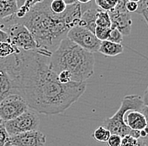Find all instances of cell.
Returning <instances> with one entry per match:
<instances>
[{
	"instance_id": "1",
	"label": "cell",
	"mask_w": 148,
	"mask_h": 146,
	"mask_svg": "<svg viewBox=\"0 0 148 146\" xmlns=\"http://www.w3.org/2000/svg\"><path fill=\"white\" fill-rule=\"evenodd\" d=\"M52 52L38 49L14 55L12 75L17 95L29 109L45 115H56L67 110L83 95L86 83L61 84L51 69Z\"/></svg>"
},
{
	"instance_id": "2",
	"label": "cell",
	"mask_w": 148,
	"mask_h": 146,
	"mask_svg": "<svg viewBox=\"0 0 148 146\" xmlns=\"http://www.w3.org/2000/svg\"><path fill=\"white\" fill-rule=\"evenodd\" d=\"M50 0L37 1L23 19H14L9 17L5 19L4 22L9 23L8 26L14 23L24 25L34 37L39 49L53 53L60 42L66 37L67 32L78 26L83 5L77 0L74 4L66 7L63 14L55 15L50 9Z\"/></svg>"
},
{
	"instance_id": "3",
	"label": "cell",
	"mask_w": 148,
	"mask_h": 146,
	"mask_svg": "<svg viewBox=\"0 0 148 146\" xmlns=\"http://www.w3.org/2000/svg\"><path fill=\"white\" fill-rule=\"evenodd\" d=\"M94 54L64 38L50 58L51 69L56 74L67 71L72 82L86 83L94 73Z\"/></svg>"
},
{
	"instance_id": "4",
	"label": "cell",
	"mask_w": 148,
	"mask_h": 146,
	"mask_svg": "<svg viewBox=\"0 0 148 146\" xmlns=\"http://www.w3.org/2000/svg\"><path fill=\"white\" fill-rule=\"evenodd\" d=\"M147 95L145 94V99L137 95H129L123 97L119 110L111 117L106 118L103 122V127L110 132L111 134H117L121 138L129 135L130 129L124 122L125 114L130 111H138L146 117L147 115Z\"/></svg>"
},
{
	"instance_id": "5",
	"label": "cell",
	"mask_w": 148,
	"mask_h": 146,
	"mask_svg": "<svg viewBox=\"0 0 148 146\" xmlns=\"http://www.w3.org/2000/svg\"><path fill=\"white\" fill-rule=\"evenodd\" d=\"M2 30L8 34L9 43L19 50L28 52L39 49L34 37L24 25L14 23L4 27Z\"/></svg>"
},
{
	"instance_id": "6",
	"label": "cell",
	"mask_w": 148,
	"mask_h": 146,
	"mask_svg": "<svg viewBox=\"0 0 148 146\" xmlns=\"http://www.w3.org/2000/svg\"><path fill=\"white\" fill-rule=\"evenodd\" d=\"M40 122L39 113L29 108L18 118L3 122V126L10 137L26 132L36 131L40 126Z\"/></svg>"
},
{
	"instance_id": "7",
	"label": "cell",
	"mask_w": 148,
	"mask_h": 146,
	"mask_svg": "<svg viewBox=\"0 0 148 146\" xmlns=\"http://www.w3.org/2000/svg\"><path fill=\"white\" fill-rule=\"evenodd\" d=\"M66 38L83 49L93 54L98 53L101 43V42L99 41L90 30L78 26L72 28L67 32Z\"/></svg>"
},
{
	"instance_id": "8",
	"label": "cell",
	"mask_w": 148,
	"mask_h": 146,
	"mask_svg": "<svg viewBox=\"0 0 148 146\" xmlns=\"http://www.w3.org/2000/svg\"><path fill=\"white\" fill-rule=\"evenodd\" d=\"M29 109L27 103L18 95H10L0 102V118L5 122L18 118Z\"/></svg>"
},
{
	"instance_id": "9",
	"label": "cell",
	"mask_w": 148,
	"mask_h": 146,
	"mask_svg": "<svg viewBox=\"0 0 148 146\" xmlns=\"http://www.w3.org/2000/svg\"><path fill=\"white\" fill-rule=\"evenodd\" d=\"M126 1H117L114 9L108 12L110 18V29H116L122 36H127L130 33L132 19L131 15L125 9Z\"/></svg>"
},
{
	"instance_id": "10",
	"label": "cell",
	"mask_w": 148,
	"mask_h": 146,
	"mask_svg": "<svg viewBox=\"0 0 148 146\" xmlns=\"http://www.w3.org/2000/svg\"><path fill=\"white\" fill-rule=\"evenodd\" d=\"M13 64L14 56L0 58V102L10 95H17L12 75Z\"/></svg>"
},
{
	"instance_id": "11",
	"label": "cell",
	"mask_w": 148,
	"mask_h": 146,
	"mask_svg": "<svg viewBox=\"0 0 148 146\" xmlns=\"http://www.w3.org/2000/svg\"><path fill=\"white\" fill-rule=\"evenodd\" d=\"M46 142V135L36 130L10 136L6 146H44Z\"/></svg>"
},
{
	"instance_id": "12",
	"label": "cell",
	"mask_w": 148,
	"mask_h": 146,
	"mask_svg": "<svg viewBox=\"0 0 148 146\" xmlns=\"http://www.w3.org/2000/svg\"><path fill=\"white\" fill-rule=\"evenodd\" d=\"M125 125L131 130H143L147 128V117L138 111H130L124 116Z\"/></svg>"
},
{
	"instance_id": "13",
	"label": "cell",
	"mask_w": 148,
	"mask_h": 146,
	"mask_svg": "<svg viewBox=\"0 0 148 146\" xmlns=\"http://www.w3.org/2000/svg\"><path fill=\"white\" fill-rule=\"evenodd\" d=\"M92 3V2L91 1L88 8L83 11L78 26L86 28L87 30H90L92 33H94V30L96 28L95 21H96L97 14L99 9L95 5V3H94V6H91Z\"/></svg>"
},
{
	"instance_id": "14",
	"label": "cell",
	"mask_w": 148,
	"mask_h": 146,
	"mask_svg": "<svg viewBox=\"0 0 148 146\" xmlns=\"http://www.w3.org/2000/svg\"><path fill=\"white\" fill-rule=\"evenodd\" d=\"M18 9L16 0H0V21L14 15Z\"/></svg>"
},
{
	"instance_id": "15",
	"label": "cell",
	"mask_w": 148,
	"mask_h": 146,
	"mask_svg": "<svg viewBox=\"0 0 148 146\" xmlns=\"http://www.w3.org/2000/svg\"><path fill=\"white\" fill-rule=\"evenodd\" d=\"M124 51V46L121 44H116L109 41L101 42L99 48V53L107 57H115L121 54Z\"/></svg>"
},
{
	"instance_id": "16",
	"label": "cell",
	"mask_w": 148,
	"mask_h": 146,
	"mask_svg": "<svg viewBox=\"0 0 148 146\" xmlns=\"http://www.w3.org/2000/svg\"><path fill=\"white\" fill-rule=\"evenodd\" d=\"M20 50L9 42H0V58H7L9 57L18 54Z\"/></svg>"
},
{
	"instance_id": "17",
	"label": "cell",
	"mask_w": 148,
	"mask_h": 146,
	"mask_svg": "<svg viewBox=\"0 0 148 146\" xmlns=\"http://www.w3.org/2000/svg\"><path fill=\"white\" fill-rule=\"evenodd\" d=\"M95 24H96V26H99V27L110 28L111 21L108 12H105V11L99 9L97 14Z\"/></svg>"
},
{
	"instance_id": "18",
	"label": "cell",
	"mask_w": 148,
	"mask_h": 146,
	"mask_svg": "<svg viewBox=\"0 0 148 146\" xmlns=\"http://www.w3.org/2000/svg\"><path fill=\"white\" fill-rule=\"evenodd\" d=\"M110 135L111 134L109 130H107L106 128H103V126H99V128H97L93 131L92 137V138H94L98 142L106 143Z\"/></svg>"
},
{
	"instance_id": "19",
	"label": "cell",
	"mask_w": 148,
	"mask_h": 146,
	"mask_svg": "<svg viewBox=\"0 0 148 146\" xmlns=\"http://www.w3.org/2000/svg\"><path fill=\"white\" fill-rule=\"evenodd\" d=\"M64 0H52L50 3V9L55 15H62L66 9Z\"/></svg>"
},
{
	"instance_id": "20",
	"label": "cell",
	"mask_w": 148,
	"mask_h": 146,
	"mask_svg": "<svg viewBox=\"0 0 148 146\" xmlns=\"http://www.w3.org/2000/svg\"><path fill=\"white\" fill-rule=\"evenodd\" d=\"M95 5L103 11L105 12H110L111 10L114 9L117 1H114V0H95L94 1Z\"/></svg>"
},
{
	"instance_id": "21",
	"label": "cell",
	"mask_w": 148,
	"mask_h": 146,
	"mask_svg": "<svg viewBox=\"0 0 148 146\" xmlns=\"http://www.w3.org/2000/svg\"><path fill=\"white\" fill-rule=\"evenodd\" d=\"M137 9L135 13L141 15L144 19L146 25H148V1L147 0H140L137 1Z\"/></svg>"
},
{
	"instance_id": "22",
	"label": "cell",
	"mask_w": 148,
	"mask_h": 146,
	"mask_svg": "<svg viewBox=\"0 0 148 146\" xmlns=\"http://www.w3.org/2000/svg\"><path fill=\"white\" fill-rule=\"evenodd\" d=\"M111 29L110 28H103L96 26L95 30H94V36L96 38L100 41V42H103V41H107L110 33Z\"/></svg>"
},
{
	"instance_id": "23",
	"label": "cell",
	"mask_w": 148,
	"mask_h": 146,
	"mask_svg": "<svg viewBox=\"0 0 148 146\" xmlns=\"http://www.w3.org/2000/svg\"><path fill=\"white\" fill-rule=\"evenodd\" d=\"M109 42L116 43V44H121L122 41H123V36L121 35L120 31L116 29H111L110 33L108 40Z\"/></svg>"
},
{
	"instance_id": "24",
	"label": "cell",
	"mask_w": 148,
	"mask_h": 146,
	"mask_svg": "<svg viewBox=\"0 0 148 146\" xmlns=\"http://www.w3.org/2000/svg\"><path fill=\"white\" fill-rule=\"evenodd\" d=\"M58 80L60 81L61 84H68L72 82V77L71 74L68 73L67 71H62L57 74Z\"/></svg>"
},
{
	"instance_id": "25",
	"label": "cell",
	"mask_w": 148,
	"mask_h": 146,
	"mask_svg": "<svg viewBox=\"0 0 148 146\" xmlns=\"http://www.w3.org/2000/svg\"><path fill=\"white\" fill-rule=\"evenodd\" d=\"M9 134L3 124L0 126V146H6L9 140Z\"/></svg>"
},
{
	"instance_id": "26",
	"label": "cell",
	"mask_w": 148,
	"mask_h": 146,
	"mask_svg": "<svg viewBox=\"0 0 148 146\" xmlns=\"http://www.w3.org/2000/svg\"><path fill=\"white\" fill-rule=\"evenodd\" d=\"M137 139L130 137V135H125V137L121 138L120 146H136Z\"/></svg>"
},
{
	"instance_id": "27",
	"label": "cell",
	"mask_w": 148,
	"mask_h": 146,
	"mask_svg": "<svg viewBox=\"0 0 148 146\" xmlns=\"http://www.w3.org/2000/svg\"><path fill=\"white\" fill-rule=\"evenodd\" d=\"M108 146H120L121 137L117 134H111L106 142Z\"/></svg>"
},
{
	"instance_id": "28",
	"label": "cell",
	"mask_w": 148,
	"mask_h": 146,
	"mask_svg": "<svg viewBox=\"0 0 148 146\" xmlns=\"http://www.w3.org/2000/svg\"><path fill=\"white\" fill-rule=\"evenodd\" d=\"M137 1H126L125 3V9L130 13H135L137 9Z\"/></svg>"
},
{
	"instance_id": "29",
	"label": "cell",
	"mask_w": 148,
	"mask_h": 146,
	"mask_svg": "<svg viewBox=\"0 0 148 146\" xmlns=\"http://www.w3.org/2000/svg\"><path fill=\"white\" fill-rule=\"evenodd\" d=\"M0 42H9L8 34L0 29Z\"/></svg>"
},
{
	"instance_id": "30",
	"label": "cell",
	"mask_w": 148,
	"mask_h": 146,
	"mask_svg": "<svg viewBox=\"0 0 148 146\" xmlns=\"http://www.w3.org/2000/svg\"><path fill=\"white\" fill-rule=\"evenodd\" d=\"M129 135L130 137L134 138L135 139H139L140 138V131L138 130H130Z\"/></svg>"
},
{
	"instance_id": "31",
	"label": "cell",
	"mask_w": 148,
	"mask_h": 146,
	"mask_svg": "<svg viewBox=\"0 0 148 146\" xmlns=\"http://www.w3.org/2000/svg\"><path fill=\"white\" fill-rule=\"evenodd\" d=\"M136 146H147V138H140L137 139V145Z\"/></svg>"
},
{
	"instance_id": "32",
	"label": "cell",
	"mask_w": 148,
	"mask_h": 146,
	"mask_svg": "<svg viewBox=\"0 0 148 146\" xmlns=\"http://www.w3.org/2000/svg\"><path fill=\"white\" fill-rule=\"evenodd\" d=\"M140 137L141 138H147V129H143V130L140 131Z\"/></svg>"
},
{
	"instance_id": "33",
	"label": "cell",
	"mask_w": 148,
	"mask_h": 146,
	"mask_svg": "<svg viewBox=\"0 0 148 146\" xmlns=\"http://www.w3.org/2000/svg\"><path fill=\"white\" fill-rule=\"evenodd\" d=\"M76 1H77V0H72V1H70V0H64L65 3L66 4V6L73 5V4H74V3H76Z\"/></svg>"
},
{
	"instance_id": "34",
	"label": "cell",
	"mask_w": 148,
	"mask_h": 146,
	"mask_svg": "<svg viewBox=\"0 0 148 146\" xmlns=\"http://www.w3.org/2000/svg\"><path fill=\"white\" fill-rule=\"evenodd\" d=\"M3 121L1 120V118H0V126H1V125H3Z\"/></svg>"
}]
</instances>
